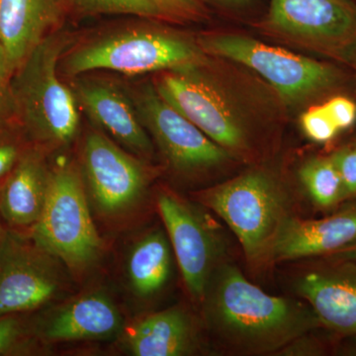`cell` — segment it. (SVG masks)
I'll use <instances>...</instances> for the list:
<instances>
[{
    "label": "cell",
    "mask_w": 356,
    "mask_h": 356,
    "mask_svg": "<svg viewBox=\"0 0 356 356\" xmlns=\"http://www.w3.org/2000/svg\"><path fill=\"white\" fill-rule=\"evenodd\" d=\"M161 72L159 95L235 159L252 158L261 134L287 110L268 84L224 58L207 55Z\"/></svg>",
    "instance_id": "1"
},
{
    "label": "cell",
    "mask_w": 356,
    "mask_h": 356,
    "mask_svg": "<svg viewBox=\"0 0 356 356\" xmlns=\"http://www.w3.org/2000/svg\"><path fill=\"white\" fill-rule=\"evenodd\" d=\"M201 304L218 339L248 355L277 353L321 327L310 306L267 294L231 264L217 267Z\"/></svg>",
    "instance_id": "2"
},
{
    "label": "cell",
    "mask_w": 356,
    "mask_h": 356,
    "mask_svg": "<svg viewBox=\"0 0 356 356\" xmlns=\"http://www.w3.org/2000/svg\"><path fill=\"white\" fill-rule=\"evenodd\" d=\"M204 53L242 65L268 84L289 110H304L339 95L353 81L339 65L231 31L197 37Z\"/></svg>",
    "instance_id": "3"
},
{
    "label": "cell",
    "mask_w": 356,
    "mask_h": 356,
    "mask_svg": "<svg viewBox=\"0 0 356 356\" xmlns=\"http://www.w3.org/2000/svg\"><path fill=\"white\" fill-rule=\"evenodd\" d=\"M67 40L49 34L14 72L13 116L28 140L44 151L72 144L79 129L74 92L62 81L58 67Z\"/></svg>",
    "instance_id": "4"
},
{
    "label": "cell",
    "mask_w": 356,
    "mask_h": 356,
    "mask_svg": "<svg viewBox=\"0 0 356 356\" xmlns=\"http://www.w3.org/2000/svg\"><path fill=\"white\" fill-rule=\"evenodd\" d=\"M29 235L76 277L99 261L103 241L93 221L83 173L74 163L51 168L48 197Z\"/></svg>",
    "instance_id": "5"
},
{
    "label": "cell",
    "mask_w": 356,
    "mask_h": 356,
    "mask_svg": "<svg viewBox=\"0 0 356 356\" xmlns=\"http://www.w3.org/2000/svg\"><path fill=\"white\" fill-rule=\"evenodd\" d=\"M201 205L228 225L250 261L269 259L271 248L287 219L286 196L274 175L255 168L200 191Z\"/></svg>",
    "instance_id": "6"
},
{
    "label": "cell",
    "mask_w": 356,
    "mask_h": 356,
    "mask_svg": "<svg viewBox=\"0 0 356 356\" xmlns=\"http://www.w3.org/2000/svg\"><path fill=\"white\" fill-rule=\"evenodd\" d=\"M206 56L197 39L187 35L166 28H135L83 44L65 57L64 70L70 76L97 70L143 74L197 64Z\"/></svg>",
    "instance_id": "7"
},
{
    "label": "cell",
    "mask_w": 356,
    "mask_h": 356,
    "mask_svg": "<svg viewBox=\"0 0 356 356\" xmlns=\"http://www.w3.org/2000/svg\"><path fill=\"white\" fill-rule=\"evenodd\" d=\"M257 27L348 67L356 55V6L351 0H269Z\"/></svg>",
    "instance_id": "8"
},
{
    "label": "cell",
    "mask_w": 356,
    "mask_h": 356,
    "mask_svg": "<svg viewBox=\"0 0 356 356\" xmlns=\"http://www.w3.org/2000/svg\"><path fill=\"white\" fill-rule=\"evenodd\" d=\"M81 170L91 210L100 219L123 221L144 203L149 168L105 134L92 131L86 136Z\"/></svg>",
    "instance_id": "9"
},
{
    "label": "cell",
    "mask_w": 356,
    "mask_h": 356,
    "mask_svg": "<svg viewBox=\"0 0 356 356\" xmlns=\"http://www.w3.org/2000/svg\"><path fill=\"white\" fill-rule=\"evenodd\" d=\"M65 270L29 234L6 228L0 242V317L46 308L69 286Z\"/></svg>",
    "instance_id": "10"
},
{
    "label": "cell",
    "mask_w": 356,
    "mask_h": 356,
    "mask_svg": "<svg viewBox=\"0 0 356 356\" xmlns=\"http://www.w3.org/2000/svg\"><path fill=\"white\" fill-rule=\"evenodd\" d=\"M132 100L147 134L175 172L202 175L235 159L166 102L154 83L144 84Z\"/></svg>",
    "instance_id": "11"
},
{
    "label": "cell",
    "mask_w": 356,
    "mask_h": 356,
    "mask_svg": "<svg viewBox=\"0 0 356 356\" xmlns=\"http://www.w3.org/2000/svg\"><path fill=\"white\" fill-rule=\"evenodd\" d=\"M156 206L187 291L201 303L220 266L222 236L204 211L170 189L159 192Z\"/></svg>",
    "instance_id": "12"
},
{
    "label": "cell",
    "mask_w": 356,
    "mask_h": 356,
    "mask_svg": "<svg viewBox=\"0 0 356 356\" xmlns=\"http://www.w3.org/2000/svg\"><path fill=\"white\" fill-rule=\"evenodd\" d=\"M34 336L42 344L109 341L124 331V318L109 295L86 292L55 308L29 313Z\"/></svg>",
    "instance_id": "13"
},
{
    "label": "cell",
    "mask_w": 356,
    "mask_h": 356,
    "mask_svg": "<svg viewBox=\"0 0 356 356\" xmlns=\"http://www.w3.org/2000/svg\"><path fill=\"white\" fill-rule=\"evenodd\" d=\"M297 281L300 296L321 327L343 337L356 334V261L327 259Z\"/></svg>",
    "instance_id": "14"
},
{
    "label": "cell",
    "mask_w": 356,
    "mask_h": 356,
    "mask_svg": "<svg viewBox=\"0 0 356 356\" xmlns=\"http://www.w3.org/2000/svg\"><path fill=\"white\" fill-rule=\"evenodd\" d=\"M74 95L96 125L119 146L140 159H149L154 147L132 99L112 84L79 81Z\"/></svg>",
    "instance_id": "15"
},
{
    "label": "cell",
    "mask_w": 356,
    "mask_h": 356,
    "mask_svg": "<svg viewBox=\"0 0 356 356\" xmlns=\"http://www.w3.org/2000/svg\"><path fill=\"white\" fill-rule=\"evenodd\" d=\"M355 243L356 203H353L323 219L288 217L274 241L269 259L327 257Z\"/></svg>",
    "instance_id": "16"
},
{
    "label": "cell",
    "mask_w": 356,
    "mask_h": 356,
    "mask_svg": "<svg viewBox=\"0 0 356 356\" xmlns=\"http://www.w3.org/2000/svg\"><path fill=\"white\" fill-rule=\"evenodd\" d=\"M46 153L30 145L0 185V213L6 228L29 234L38 222L50 188Z\"/></svg>",
    "instance_id": "17"
},
{
    "label": "cell",
    "mask_w": 356,
    "mask_h": 356,
    "mask_svg": "<svg viewBox=\"0 0 356 356\" xmlns=\"http://www.w3.org/2000/svg\"><path fill=\"white\" fill-rule=\"evenodd\" d=\"M67 10V0H0V43L14 70Z\"/></svg>",
    "instance_id": "18"
},
{
    "label": "cell",
    "mask_w": 356,
    "mask_h": 356,
    "mask_svg": "<svg viewBox=\"0 0 356 356\" xmlns=\"http://www.w3.org/2000/svg\"><path fill=\"white\" fill-rule=\"evenodd\" d=\"M126 350L135 356H184L198 350L191 316L179 307L149 314L126 330Z\"/></svg>",
    "instance_id": "19"
},
{
    "label": "cell",
    "mask_w": 356,
    "mask_h": 356,
    "mask_svg": "<svg viewBox=\"0 0 356 356\" xmlns=\"http://www.w3.org/2000/svg\"><path fill=\"white\" fill-rule=\"evenodd\" d=\"M172 248L166 233L152 229L140 236L129 248L125 261L126 280L136 297L152 299L170 282Z\"/></svg>",
    "instance_id": "20"
},
{
    "label": "cell",
    "mask_w": 356,
    "mask_h": 356,
    "mask_svg": "<svg viewBox=\"0 0 356 356\" xmlns=\"http://www.w3.org/2000/svg\"><path fill=\"white\" fill-rule=\"evenodd\" d=\"M69 10L86 15L123 14L149 19L182 21L188 16L168 0H67Z\"/></svg>",
    "instance_id": "21"
},
{
    "label": "cell",
    "mask_w": 356,
    "mask_h": 356,
    "mask_svg": "<svg viewBox=\"0 0 356 356\" xmlns=\"http://www.w3.org/2000/svg\"><path fill=\"white\" fill-rule=\"evenodd\" d=\"M299 178L318 207L330 209L346 200L343 180L332 154L309 159L300 168Z\"/></svg>",
    "instance_id": "22"
},
{
    "label": "cell",
    "mask_w": 356,
    "mask_h": 356,
    "mask_svg": "<svg viewBox=\"0 0 356 356\" xmlns=\"http://www.w3.org/2000/svg\"><path fill=\"white\" fill-rule=\"evenodd\" d=\"M41 346L32 331L29 314L0 317V356L35 355Z\"/></svg>",
    "instance_id": "23"
},
{
    "label": "cell",
    "mask_w": 356,
    "mask_h": 356,
    "mask_svg": "<svg viewBox=\"0 0 356 356\" xmlns=\"http://www.w3.org/2000/svg\"><path fill=\"white\" fill-rule=\"evenodd\" d=\"M31 143L13 116L0 120V185Z\"/></svg>",
    "instance_id": "24"
},
{
    "label": "cell",
    "mask_w": 356,
    "mask_h": 356,
    "mask_svg": "<svg viewBox=\"0 0 356 356\" xmlns=\"http://www.w3.org/2000/svg\"><path fill=\"white\" fill-rule=\"evenodd\" d=\"M300 127L306 137L316 143H327L336 138L339 130L325 111L323 103L312 105L300 115Z\"/></svg>",
    "instance_id": "25"
},
{
    "label": "cell",
    "mask_w": 356,
    "mask_h": 356,
    "mask_svg": "<svg viewBox=\"0 0 356 356\" xmlns=\"http://www.w3.org/2000/svg\"><path fill=\"white\" fill-rule=\"evenodd\" d=\"M325 111L331 117L339 131L348 130L356 122V103L348 96L339 93L327 98L324 102Z\"/></svg>",
    "instance_id": "26"
},
{
    "label": "cell",
    "mask_w": 356,
    "mask_h": 356,
    "mask_svg": "<svg viewBox=\"0 0 356 356\" xmlns=\"http://www.w3.org/2000/svg\"><path fill=\"white\" fill-rule=\"evenodd\" d=\"M343 180L346 199L356 196V143L332 154Z\"/></svg>",
    "instance_id": "27"
},
{
    "label": "cell",
    "mask_w": 356,
    "mask_h": 356,
    "mask_svg": "<svg viewBox=\"0 0 356 356\" xmlns=\"http://www.w3.org/2000/svg\"><path fill=\"white\" fill-rule=\"evenodd\" d=\"M14 72L15 70L0 43V120L13 116L11 84Z\"/></svg>",
    "instance_id": "28"
},
{
    "label": "cell",
    "mask_w": 356,
    "mask_h": 356,
    "mask_svg": "<svg viewBox=\"0 0 356 356\" xmlns=\"http://www.w3.org/2000/svg\"><path fill=\"white\" fill-rule=\"evenodd\" d=\"M206 6L215 7L221 13L229 15H241L250 13L257 6L259 0H203Z\"/></svg>",
    "instance_id": "29"
},
{
    "label": "cell",
    "mask_w": 356,
    "mask_h": 356,
    "mask_svg": "<svg viewBox=\"0 0 356 356\" xmlns=\"http://www.w3.org/2000/svg\"><path fill=\"white\" fill-rule=\"evenodd\" d=\"M281 353L293 355H321L324 353V350L320 343L307 337L306 334L285 346Z\"/></svg>",
    "instance_id": "30"
},
{
    "label": "cell",
    "mask_w": 356,
    "mask_h": 356,
    "mask_svg": "<svg viewBox=\"0 0 356 356\" xmlns=\"http://www.w3.org/2000/svg\"><path fill=\"white\" fill-rule=\"evenodd\" d=\"M168 1L184 11L191 19L207 16V6L203 0H168Z\"/></svg>",
    "instance_id": "31"
},
{
    "label": "cell",
    "mask_w": 356,
    "mask_h": 356,
    "mask_svg": "<svg viewBox=\"0 0 356 356\" xmlns=\"http://www.w3.org/2000/svg\"><path fill=\"white\" fill-rule=\"evenodd\" d=\"M327 259H339V261H356V243L355 245H351L350 247L329 255Z\"/></svg>",
    "instance_id": "32"
},
{
    "label": "cell",
    "mask_w": 356,
    "mask_h": 356,
    "mask_svg": "<svg viewBox=\"0 0 356 356\" xmlns=\"http://www.w3.org/2000/svg\"><path fill=\"white\" fill-rule=\"evenodd\" d=\"M343 337H346V341L341 346V353L346 355H356V334Z\"/></svg>",
    "instance_id": "33"
},
{
    "label": "cell",
    "mask_w": 356,
    "mask_h": 356,
    "mask_svg": "<svg viewBox=\"0 0 356 356\" xmlns=\"http://www.w3.org/2000/svg\"><path fill=\"white\" fill-rule=\"evenodd\" d=\"M348 67H350L351 70H353V81L355 83V89H356V55L353 57V60H351L350 65Z\"/></svg>",
    "instance_id": "34"
},
{
    "label": "cell",
    "mask_w": 356,
    "mask_h": 356,
    "mask_svg": "<svg viewBox=\"0 0 356 356\" xmlns=\"http://www.w3.org/2000/svg\"><path fill=\"white\" fill-rule=\"evenodd\" d=\"M6 229V224H4L3 219H2L1 213H0V242H1L2 236H3Z\"/></svg>",
    "instance_id": "35"
}]
</instances>
